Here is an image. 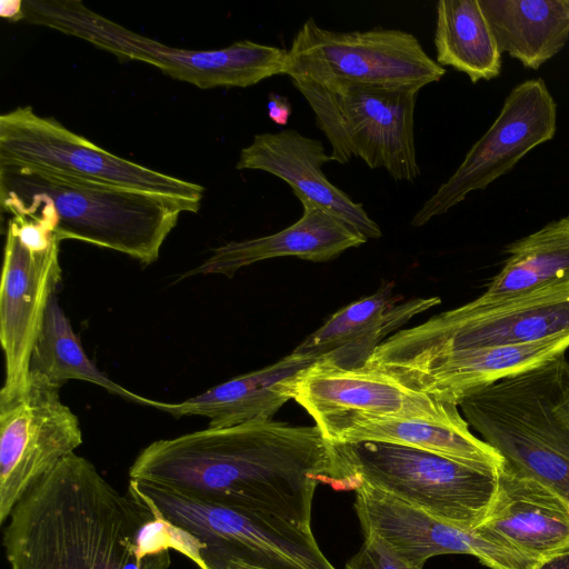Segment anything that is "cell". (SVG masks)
Masks as SVG:
<instances>
[{
  "instance_id": "7",
  "label": "cell",
  "mask_w": 569,
  "mask_h": 569,
  "mask_svg": "<svg viewBox=\"0 0 569 569\" xmlns=\"http://www.w3.org/2000/svg\"><path fill=\"white\" fill-rule=\"evenodd\" d=\"M569 332V283L495 302L472 300L427 321L398 330L362 368L381 373L438 356L521 345Z\"/></svg>"
},
{
  "instance_id": "16",
  "label": "cell",
  "mask_w": 569,
  "mask_h": 569,
  "mask_svg": "<svg viewBox=\"0 0 569 569\" xmlns=\"http://www.w3.org/2000/svg\"><path fill=\"white\" fill-rule=\"evenodd\" d=\"M293 400L320 430L355 418L466 421L457 405L409 389L378 371L342 369L323 360L299 373Z\"/></svg>"
},
{
  "instance_id": "25",
  "label": "cell",
  "mask_w": 569,
  "mask_h": 569,
  "mask_svg": "<svg viewBox=\"0 0 569 569\" xmlns=\"http://www.w3.org/2000/svg\"><path fill=\"white\" fill-rule=\"evenodd\" d=\"M500 272L476 298L495 302L569 283V214L512 243Z\"/></svg>"
},
{
  "instance_id": "10",
  "label": "cell",
  "mask_w": 569,
  "mask_h": 569,
  "mask_svg": "<svg viewBox=\"0 0 569 569\" xmlns=\"http://www.w3.org/2000/svg\"><path fill=\"white\" fill-rule=\"evenodd\" d=\"M446 69L419 40L399 29L341 32L305 21L288 50L284 74L316 83L413 89L438 82Z\"/></svg>"
},
{
  "instance_id": "27",
  "label": "cell",
  "mask_w": 569,
  "mask_h": 569,
  "mask_svg": "<svg viewBox=\"0 0 569 569\" xmlns=\"http://www.w3.org/2000/svg\"><path fill=\"white\" fill-rule=\"evenodd\" d=\"M436 61L466 73L472 83L497 78L501 51L479 0H440L435 31Z\"/></svg>"
},
{
  "instance_id": "20",
  "label": "cell",
  "mask_w": 569,
  "mask_h": 569,
  "mask_svg": "<svg viewBox=\"0 0 569 569\" xmlns=\"http://www.w3.org/2000/svg\"><path fill=\"white\" fill-rule=\"evenodd\" d=\"M303 213L291 226L269 236L229 241L182 278L222 274L232 278L240 269L267 259L296 257L313 262L335 259L343 251L363 244L367 239L338 217L308 200H301Z\"/></svg>"
},
{
  "instance_id": "29",
  "label": "cell",
  "mask_w": 569,
  "mask_h": 569,
  "mask_svg": "<svg viewBox=\"0 0 569 569\" xmlns=\"http://www.w3.org/2000/svg\"><path fill=\"white\" fill-rule=\"evenodd\" d=\"M267 110L269 119L278 126H286L292 112L289 99L276 92L268 94Z\"/></svg>"
},
{
  "instance_id": "2",
  "label": "cell",
  "mask_w": 569,
  "mask_h": 569,
  "mask_svg": "<svg viewBox=\"0 0 569 569\" xmlns=\"http://www.w3.org/2000/svg\"><path fill=\"white\" fill-rule=\"evenodd\" d=\"M3 530L10 569H169L172 527L71 453L14 506Z\"/></svg>"
},
{
  "instance_id": "19",
  "label": "cell",
  "mask_w": 569,
  "mask_h": 569,
  "mask_svg": "<svg viewBox=\"0 0 569 569\" xmlns=\"http://www.w3.org/2000/svg\"><path fill=\"white\" fill-rule=\"evenodd\" d=\"M393 283L339 309L293 351L342 369L365 366L388 335L415 316L439 305V297L415 298L398 303Z\"/></svg>"
},
{
  "instance_id": "1",
  "label": "cell",
  "mask_w": 569,
  "mask_h": 569,
  "mask_svg": "<svg viewBox=\"0 0 569 569\" xmlns=\"http://www.w3.org/2000/svg\"><path fill=\"white\" fill-rule=\"evenodd\" d=\"M129 480L301 526H310L320 482L339 489L333 446L321 430L273 419L156 440L139 452Z\"/></svg>"
},
{
  "instance_id": "4",
  "label": "cell",
  "mask_w": 569,
  "mask_h": 569,
  "mask_svg": "<svg viewBox=\"0 0 569 569\" xmlns=\"http://www.w3.org/2000/svg\"><path fill=\"white\" fill-rule=\"evenodd\" d=\"M505 470L569 500V362L565 353L478 389L458 405Z\"/></svg>"
},
{
  "instance_id": "14",
  "label": "cell",
  "mask_w": 569,
  "mask_h": 569,
  "mask_svg": "<svg viewBox=\"0 0 569 569\" xmlns=\"http://www.w3.org/2000/svg\"><path fill=\"white\" fill-rule=\"evenodd\" d=\"M355 509L365 537L377 536L407 565L422 569L438 555L477 557L490 569H536L538 561L492 528L462 529L440 521L365 485L355 489Z\"/></svg>"
},
{
  "instance_id": "32",
  "label": "cell",
  "mask_w": 569,
  "mask_h": 569,
  "mask_svg": "<svg viewBox=\"0 0 569 569\" xmlns=\"http://www.w3.org/2000/svg\"><path fill=\"white\" fill-rule=\"evenodd\" d=\"M563 2H565V6H566V8L568 10V13H569V0H563Z\"/></svg>"
},
{
  "instance_id": "13",
  "label": "cell",
  "mask_w": 569,
  "mask_h": 569,
  "mask_svg": "<svg viewBox=\"0 0 569 569\" xmlns=\"http://www.w3.org/2000/svg\"><path fill=\"white\" fill-rule=\"evenodd\" d=\"M59 389L29 379L26 392L0 403V522L21 498L82 445L78 417Z\"/></svg>"
},
{
  "instance_id": "8",
  "label": "cell",
  "mask_w": 569,
  "mask_h": 569,
  "mask_svg": "<svg viewBox=\"0 0 569 569\" xmlns=\"http://www.w3.org/2000/svg\"><path fill=\"white\" fill-rule=\"evenodd\" d=\"M150 508L190 539L199 569H336L310 526L151 488Z\"/></svg>"
},
{
  "instance_id": "6",
  "label": "cell",
  "mask_w": 569,
  "mask_h": 569,
  "mask_svg": "<svg viewBox=\"0 0 569 569\" xmlns=\"http://www.w3.org/2000/svg\"><path fill=\"white\" fill-rule=\"evenodd\" d=\"M24 20L82 39L121 59L151 64L200 89L253 86L284 74L288 50L242 40L216 50L174 48L100 16L81 1L26 0Z\"/></svg>"
},
{
  "instance_id": "23",
  "label": "cell",
  "mask_w": 569,
  "mask_h": 569,
  "mask_svg": "<svg viewBox=\"0 0 569 569\" xmlns=\"http://www.w3.org/2000/svg\"><path fill=\"white\" fill-rule=\"evenodd\" d=\"M332 443L379 441L408 446L471 466L499 470V453L476 437L467 421L442 423L418 419L355 418L321 429Z\"/></svg>"
},
{
  "instance_id": "21",
  "label": "cell",
  "mask_w": 569,
  "mask_h": 569,
  "mask_svg": "<svg viewBox=\"0 0 569 569\" xmlns=\"http://www.w3.org/2000/svg\"><path fill=\"white\" fill-rule=\"evenodd\" d=\"M316 361L292 351L270 366L232 378L181 402L156 400L153 408L174 418H207L210 428L272 419L287 401L293 399L299 373Z\"/></svg>"
},
{
  "instance_id": "3",
  "label": "cell",
  "mask_w": 569,
  "mask_h": 569,
  "mask_svg": "<svg viewBox=\"0 0 569 569\" xmlns=\"http://www.w3.org/2000/svg\"><path fill=\"white\" fill-rule=\"evenodd\" d=\"M0 203L13 216L39 218L60 240H79L154 262L182 212L200 203L63 172L0 162Z\"/></svg>"
},
{
  "instance_id": "15",
  "label": "cell",
  "mask_w": 569,
  "mask_h": 569,
  "mask_svg": "<svg viewBox=\"0 0 569 569\" xmlns=\"http://www.w3.org/2000/svg\"><path fill=\"white\" fill-rule=\"evenodd\" d=\"M59 243L53 237L46 244H27L7 228L0 286V342L4 356L0 403L20 398L28 388L32 350L62 277Z\"/></svg>"
},
{
  "instance_id": "28",
  "label": "cell",
  "mask_w": 569,
  "mask_h": 569,
  "mask_svg": "<svg viewBox=\"0 0 569 569\" xmlns=\"http://www.w3.org/2000/svg\"><path fill=\"white\" fill-rule=\"evenodd\" d=\"M365 538V543L346 563L345 569H416L402 561L381 538Z\"/></svg>"
},
{
  "instance_id": "30",
  "label": "cell",
  "mask_w": 569,
  "mask_h": 569,
  "mask_svg": "<svg viewBox=\"0 0 569 569\" xmlns=\"http://www.w3.org/2000/svg\"><path fill=\"white\" fill-rule=\"evenodd\" d=\"M0 17L9 21L24 20L22 0H1Z\"/></svg>"
},
{
  "instance_id": "5",
  "label": "cell",
  "mask_w": 569,
  "mask_h": 569,
  "mask_svg": "<svg viewBox=\"0 0 569 569\" xmlns=\"http://www.w3.org/2000/svg\"><path fill=\"white\" fill-rule=\"evenodd\" d=\"M332 446L339 490L365 485L462 529L482 525L493 502L498 470L389 442Z\"/></svg>"
},
{
  "instance_id": "24",
  "label": "cell",
  "mask_w": 569,
  "mask_h": 569,
  "mask_svg": "<svg viewBox=\"0 0 569 569\" xmlns=\"http://www.w3.org/2000/svg\"><path fill=\"white\" fill-rule=\"evenodd\" d=\"M499 50L530 69L555 57L569 39L563 0H479Z\"/></svg>"
},
{
  "instance_id": "11",
  "label": "cell",
  "mask_w": 569,
  "mask_h": 569,
  "mask_svg": "<svg viewBox=\"0 0 569 569\" xmlns=\"http://www.w3.org/2000/svg\"><path fill=\"white\" fill-rule=\"evenodd\" d=\"M0 162L41 167L197 203L204 193L201 184L116 156L29 106L0 116Z\"/></svg>"
},
{
  "instance_id": "22",
  "label": "cell",
  "mask_w": 569,
  "mask_h": 569,
  "mask_svg": "<svg viewBox=\"0 0 569 569\" xmlns=\"http://www.w3.org/2000/svg\"><path fill=\"white\" fill-rule=\"evenodd\" d=\"M485 526L541 562L569 549V500L527 477L498 470Z\"/></svg>"
},
{
  "instance_id": "26",
  "label": "cell",
  "mask_w": 569,
  "mask_h": 569,
  "mask_svg": "<svg viewBox=\"0 0 569 569\" xmlns=\"http://www.w3.org/2000/svg\"><path fill=\"white\" fill-rule=\"evenodd\" d=\"M29 379L61 389L70 380L97 385L126 400L153 408L156 400L137 395L112 381L89 359L56 295L32 350Z\"/></svg>"
},
{
  "instance_id": "12",
  "label": "cell",
  "mask_w": 569,
  "mask_h": 569,
  "mask_svg": "<svg viewBox=\"0 0 569 569\" xmlns=\"http://www.w3.org/2000/svg\"><path fill=\"white\" fill-rule=\"evenodd\" d=\"M557 130V104L541 78L511 89L502 108L469 149L453 174L422 204L411 220L421 227L446 213L472 191L483 190L508 173L529 151L551 140Z\"/></svg>"
},
{
  "instance_id": "9",
  "label": "cell",
  "mask_w": 569,
  "mask_h": 569,
  "mask_svg": "<svg viewBox=\"0 0 569 569\" xmlns=\"http://www.w3.org/2000/svg\"><path fill=\"white\" fill-rule=\"evenodd\" d=\"M331 146V160L361 159L396 181L420 176L415 144L418 90L291 79Z\"/></svg>"
},
{
  "instance_id": "18",
  "label": "cell",
  "mask_w": 569,
  "mask_h": 569,
  "mask_svg": "<svg viewBox=\"0 0 569 569\" xmlns=\"http://www.w3.org/2000/svg\"><path fill=\"white\" fill-rule=\"evenodd\" d=\"M330 161L320 140L286 129L256 134L252 142L241 149L236 168L269 172L286 181L300 201L321 207L367 240L380 238V227L362 204L355 202L323 173L322 166Z\"/></svg>"
},
{
  "instance_id": "17",
  "label": "cell",
  "mask_w": 569,
  "mask_h": 569,
  "mask_svg": "<svg viewBox=\"0 0 569 569\" xmlns=\"http://www.w3.org/2000/svg\"><path fill=\"white\" fill-rule=\"evenodd\" d=\"M568 348L569 332H566L529 343L451 352L386 376L409 389L458 406L469 393L540 366L563 355Z\"/></svg>"
},
{
  "instance_id": "31",
  "label": "cell",
  "mask_w": 569,
  "mask_h": 569,
  "mask_svg": "<svg viewBox=\"0 0 569 569\" xmlns=\"http://www.w3.org/2000/svg\"><path fill=\"white\" fill-rule=\"evenodd\" d=\"M537 569H569V549L541 561Z\"/></svg>"
}]
</instances>
